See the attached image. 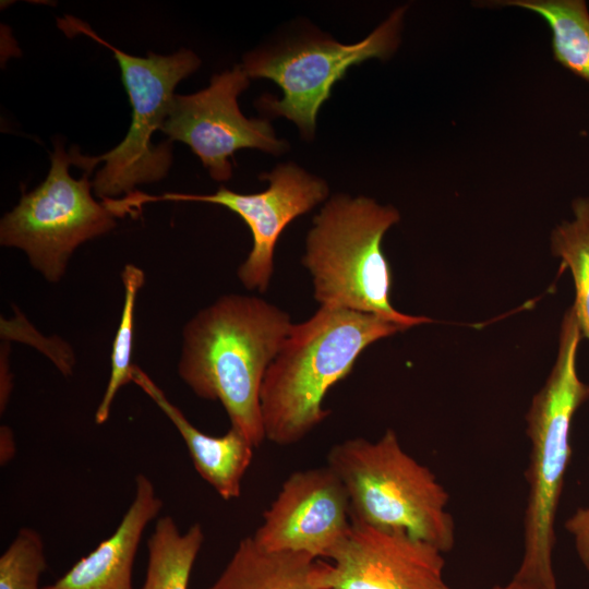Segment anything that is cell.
<instances>
[{
    "label": "cell",
    "mask_w": 589,
    "mask_h": 589,
    "mask_svg": "<svg viewBox=\"0 0 589 589\" xmlns=\"http://www.w3.org/2000/svg\"><path fill=\"white\" fill-rule=\"evenodd\" d=\"M351 525L347 491L326 465L292 472L263 513L252 538L269 552L330 558L347 539Z\"/></svg>",
    "instance_id": "obj_11"
},
{
    "label": "cell",
    "mask_w": 589,
    "mask_h": 589,
    "mask_svg": "<svg viewBox=\"0 0 589 589\" xmlns=\"http://www.w3.org/2000/svg\"><path fill=\"white\" fill-rule=\"evenodd\" d=\"M267 180L266 190L243 194L225 187L213 194L165 193L148 195L135 191L107 201L117 216L134 214L135 208L157 201L206 202L227 207L249 227L253 247L238 268V278L250 290L266 291L274 271V251L284 229L298 216L311 211L328 194L324 180L310 175L294 164L279 165L261 177Z\"/></svg>",
    "instance_id": "obj_9"
},
{
    "label": "cell",
    "mask_w": 589,
    "mask_h": 589,
    "mask_svg": "<svg viewBox=\"0 0 589 589\" xmlns=\"http://www.w3.org/2000/svg\"><path fill=\"white\" fill-rule=\"evenodd\" d=\"M443 554L405 532L352 519L332 563L318 562L317 580L326 589H449Z\"/></svg>",
    "instance_id": "obj_12"
},
{
    "label": "cell",
    "mask_w": 589,
    "mask_h": 589,
    "mask_svg": "<svg viewBox=\"0 0 589 589\" xmlns=\"http://www.w3.org/2000/svg\"><path fill=\"white\" fill-rule=\"evenodd\" d=\"M400 219L392 205L366 196H333L314 217L302 264L321 306L378 315L406 329L432 322L397 311L390 302L392 272L382 242Z\"/></svg>",
    "instance_id": "obj_4"
},
{
    "label": "cell",
    "mask_w": 589,
    "mask_h": 589,
    "mask_svg": "<svg viewBox=\"0 0 589 589\" xmlns=\"http://www.w3.org/2000/svg\"><path fill=\"white\" fill-rule=\"evenodd\" d=\"M491 589H543L541 586L513 576V578L505 585H496Z\"/></svg>",
    "instance_id": "obj_23"
},
{
    "label": "cell",
    "mask_w": 589,
    "mask_h": 589,
    "mask_svg": "<svg viewBox=\"0 0 589 589\" xmlns=\"http://www.w3.org/2000/svg\"><path fill=\"white\" fill-rule=\"evenodd\" d=\"M318 562L304 553L266 551L250 536L206 589H326L317 580Z\"/></svg>",
    "instance_id": "obj_15"
},
{
    "label": "cell",
    "mask_w": 589,
    "mask_h": 589,
    "mask_svg": "<svg viewBox=\"0 0 589 589\" xmlns=\"http://www.w3.org/2000/svg\"><path fill=\"white\" fill-rule=\"evenodd\" d=\"M327 466L347 491L352 519L405 532L443 553L453 550L449 495L431 469L402 448L394 430L376 441L356 437L335 444Z\"/></svg>",
    "instance_id": "obj_5"
},
{
    "label": "cell",
    "mask_w": 589,
    "mask_h": 589,
    "mask_svg": "<svg viewBox=\"0 0 589 589\" xmlns=\"http://www.w3.org/2000/svg\"><path fill=\"white\" fill-rule=\"evenodd\" d=\"M564 527L572 536L576 553L589 573V506L577 508Z\"/></svg>",
    "instance_id": "obj_21"
},
{
    "label": "cell",
    "mask_w": 589,
    "mask_h": 589,
    "mask_svg": "<svg viewBox=\"0 0 589 589\" xmlns=\"http://www.w3.org/2000/svg\"><path fill=\"white\" fill-rule=\"evenodd\" d=\"M241 65L215 74L208 87L177 95L161 128L169 141L187 144L217 181L232 176L230 157L240 148H257L278 155L287 143L278 140L266 119H249L238 106V96L249 86Z\"/></svg>",
    "instance_id": "obj_10"
},
{
    "label": "cell",
    "mask_w": 589,
    "mask_h": 589,
    "mask_svg": "<svg viewBox=\"0 0 589 589\" xmlns=\"http://www.w3.org/2000/svg\"><path fill=\"white\" fill-rule=\"evenodd\" d=\"M292 323L288 313L254 296L228 293L184 326L178 374L200 398L219 401L254 448L266 440L261 388Z\"/></svg>",
    "instance_id": "obj_1"
},
{
    "label": "cell",
    "mask_w": 589,
    "mask_h": 589,
    "mask_svg": "<svg viewBox=\"0 0 589 589\" xmlns=\"http://www.w3.org/2000/svg\"><path fill=\"white\" fill-rule=\"evenodd\" d=\"M135 383L166 414L181 434L196 472L218 495L235 500L241 495L244 474L253 459V445L236 429L212 436L194 426L139 366L132 369Z\"/></svg>",
    "instance_id": "obj_14"
},
{
    "label": "cell",
    "mask_w": 589,
    "mask_h": 589,
    "mask_svg": "<svg viewBox=\"0 0 589 589\" xmlns=\"http://www.w3.org/2000/svg\"><path fill=\"white\" fill-rule=\"evenodd\" d=\"M203 542L201 524L182 532L171 516L159 518L147 541V568L140 589H189Z\"/></svg>",
    "instance_id": "obj_17"
},
{
    "label": "cell",
    "mask_w": 589,
    "mask_h": 589,
    "mask_svg": "<svg viewBox=\"0 0 589 589\" xmlns=\"http://www.w3.org/2000/svg\"><path fill=\"white\" fill-rule=\"evenodd\" d=\"M494 5L515 7L541 16L552 33L554 60L589 82V10L584 0H503Z\"/></svg>",
    "instance_id": "obj_16"
},
{
    "label": "cell",
    "mask_w": 589,
    "mask_h": 589,
    "mask_svg": "<svg viewBox=\"0 0 589 589\" xmlns=\"http://www.w3.org/2000/svg\"><path fill=\"white\" fill-rule=\"evenodd\" d=\"M15 454V442L12 430L2 425L0 429V464L7 465Z\"/></svg>",
    "instance_id": "obj_22"
},
{
    "label": "cell",
    "mask_w": 589,
    "mask_h": 589,
    "mask_svg": "<svg viewBox=\"0 0 589 589\" xmlns=\"http://www.w3.org/2000/svg\"><path fill=\"white\" fill-rule=\"evenodd\" d=\"M406 330L375 314L321 306L293 324L268 366L260 395L265 437L287 446L303 440L328 416L323 401L373 342Z\"/></svg>",
    "instance_id": "obj_2"
},
{
    "label": "cell",
    "mask_w": 589,
    "mask_h": 589,
    "mask_svg": "<svg viewBox=\"0 0 589 589\" xmlns=\"http://www.w3.org/2000/svg\"><path fill=\"white\" fill-rule=\"evenodd\" d=\"M163 506L153 482L139 473L133 500L112 534L41 589H133L132 572L142 536Z\"/></svg>",
    "instance_id": "obj_13"
},
{
    "label": "cell",
    "mask_w": 589,
    "mask_h": 589,
    "mask_svg": "<svg viewBox=\"0 0 589 589\" xmlns=\"http://www.w3.org/2000/svg\"><path fill=\"white\" fill-rule=\"evenodd\" d=\"M71 165L70 152L57 141L46 179L24 193L0 223V243L24 251L31 265L50 283L63 277L79 245L116 226L117 216L92 195L93 171L84 170L74 179Z\"/></svg>",
    "instance_id": "obj_7"
},
{
    "label": "cell",
    "mask_w": 589,
    "mask_h": 589,
    "mask_svg": "<svg viewBox=\"0 0 589 589\" xmlns=\"http://www.w3.org/2000/svg\"><path fill=\"white\" fill-rule=\"evenodd\" d=\"M582 335L574 309L564 314L557 357L526 416L530 441L526 472L528 497L524 516V550L514 576L557 589L552 553L554 522L572 455L570 424L577 409L589 399V385L577 373V351Z\"/></svg>",
    "instance_id": "obj_3"
},
{
    "label": "cell",
    "mask_w": 589,
    "mask_h": 589,
    "mask_svg": "<svg viewBox=\"0 0 589 589\" xmlns=\"http://www.w3.org/2000/svg\"><path fill=\"white\" fill-rule=\"evenodd\" d=\"M406 10L407 5L394 10L356 44L317 37L249 53L241 64L249 79H269L284 95L280 99L264 95L257 106L294 122L303 137H313L318 110L330 97L334 84L351 67L369 59H387L397 50Z\"/></svg>",
    "instance_id": "obj_8"
},
{
    "label": "cell",
    "mask_w": 589,
    "mask_h": 589,
    "mask_svg": "<svg viewBox=\"0 0 589 589\" xmlns=\"http://www.w3.org/2000/svg\"><path fill=\"white\" fill-rule=\"evenodd\" d=\"M46 568L41 536L22 528L0 556V589H41L39 579Z\"/></svg>",
    "instance_id": "obj_20"
},
{
    "label": "cell",
    "mask_w": 589,
    "mask_h": 589,
    "mask_svg": "<svg viewBox=\"0 0 589 589\" xmlns=\"http://www.w3.org/2000/svg\"><path fill=\"white\" fill-rule=\"evenodd\" d=\"M59 26L65 33L85 34L113 52L132 106V122L125 137L100 156L82 155L79 147L72 146L69 152L73 165L93 171L104 164L92 180L94 193L101 200L127 196L139 184L165 178L172 161V144L168 140L154 145L152 137L161 130L171 110L177 84L200 67V58L184 48L168 56L153 52L146 57L132 56L72 16L60 19Z\"/></svg>",
    "instance_id": "obj_6"
},
{
    "label": "cell",
    "mask_w": 589,
    "mask_h": 589,
    "mask_svg": "<svg viewBox=\"0 0 589 589\" xmlns=\"http://www.w3.org/2000/svg\"><path fill=\"white\" fill-rule=\"evenodd\" d=\"M570 219L556 225L551 232L553 255L561 259L573 277L575 301L572 305L581 335L589 339V196H578L572 202Z\"/></svg>",
    "instance_id": "obj_18"
},
{
    "label": "cell",
    "mask_w": 589,
    "mask_h": 589,
    "mask_svg": "<svg viewBox=\"0 0 589 589\" xmlns=\"http://www.w3.org/2000/svg\"><path fill=\"white\" fill-rule=\"evenodd\" d=\"M121 278L124 287V300L119 326L112 342L109 380L95 413L97 424L107 421L116 395L122 386L132 382V369L134 365L131 363V356L134 310L139 290L145 281V274L140 267L128 264L123 267Z\"/></svg>",
    "instance_id": "obj_19"
}]
</instances>
